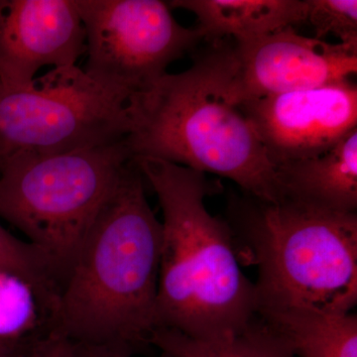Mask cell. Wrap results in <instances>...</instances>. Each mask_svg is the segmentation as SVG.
Wrapping results in <instances>:
<instances>
[{"mask_svg":"<svg viewBox=\"0 0 357 357\" xmlns=\"http://www.w3.org/2000/svg\"><path fill=\"white\" fill-rule=\"evenodd\" d=\"M132 96L56 68L21 88L0 84V163L20 154L51 155L102 146L130 132Z\"/></svg>","mask_w":357,"mask_h":357,"instance_id":"6","label":"cell"},{"mask_svg":"<svg viewBox=\"0 0 357 357\" xmlns=\"http://www.w3.org/2000/svg\"><path fill=\"white\" fill-rule=\"evenodd\" d=\"M306 22L323 40L333 34L340 43L357 47L356 0H306Z\"/></svg>","mask_w":357,"mask_h":357,"instance_id":"17","label":"cell"},{"mask_svg":"<svg viewBox=\"0 0 357 357\" xmlns=\"http://www.w3.org/2000/svg\"><path fill=\"white\" fill-rule=\"evenodd\" d=\"M0 268L29 282L38 294L48 318L55 310L61 282L48 258L28 241L14 236L0 225Z\"/></svg>","mask_w":357,"mask_h":357,"instance_id":"16","label":"cell"},{"mask_svg":"<svg viewBox=\"0 0 357 357\" xmlns=\"http://www.w3.org/2000/svg\"><path fill=\"white\" fill-rule=\"evenodd\" d=\"M234 46L217 42L190 69L131 100V155L215 174L263 201L280 198L276 167L234 96Z\"/></svg>","mask_w":357,"mask_h":357,"instance_id":"3","label":"cell"},{"mask_svg":"<svg viewBox=\"0 0 357 357\" xmlns=\"http://www.w3.org/2000/svg\"><path fill=\"white\" fill-rule=\"evenodd\" d=\"M33 340L2 342L0 340V357H27Z\"/></svg>","mask_w":357,"mask_h":357,"instance_id":"20","label":"cell"},{"mask_svg":"<svg viewBox=\"0 0 357 357\" xmlns=\"http://www.w3.org/2000/svg\"><path fill=\"white\" fill-rule=\"evenodd\" d=\"M48 332L36 290L22 277L0 268V340H33Z\"/></svg>","mask_w":357,"mask_h":357,"instance_id":"15","label":"cell"},{"mask_svg":"<svg viewBox=\"0 0 357 357\" xmlns=\"http://www.w3.org/2000/svg\"><path fill=\"white\" fill-rule=\"evenodd\" d=\"M132 160L163 211L156 328L199 340L243 332L256 318L257 298L255 283L239 266L229 223L211 215L204 204L220 185L165 160Z\"/></svg>","mask_w":357,"mask_h":357,"instance_id":"2","label":"cell"},{"mask_svg":"<svg viewBox=\"0 0 357 357\" xmlns=\"http://www.w3.org/2000/svg\"><path fill=\"white\" fill-rule=\"evenodd\" d=\"M229 227L258 266L259 310L347 314L357 303V213L245 194L229 204Z\"/></svg>","mask_w":357,"mask_h":357,"instance_id":"4","label":"cell"},{"mask_svg":"<svg viewBox=\"0 0 357 357\" xmlns=\"http://www.w3.org/2000/svg\"><path fill=\"white\" fill-rule=\"evenodd\" d=\"M234 49V96L239 105L340 83L357 73V47L304 36L293 27L236 43Z\"/></svg>","mask_w":357,"mask_h":357,"instance_id":"9","label":"cell"},{"mask_svg":"<svg viewBox=\"0 0 357 357\" xmlns=\"http://www.w3.org/2000/svg\"><path fill=\"white\" fill-rule=\"evenodd\" d=\"M73 342L56 332H47L36 338L27 357H72Z\"/></svg>","mask_w":357,"mask_h":357,"instance_id":"18","label":"cell"},{"mask_svg":"<svg viewBox=\"0 0 357 357\" xmlns=\"http://www.w3.org/2000/svg\"><path fill=\"white\" fill-rule=\"evenodd\" d=\"M162 223L132 159L83 239L59 294L48 332L75 344L135 354L156 328Z\"/></svg>","mask_w":357,"mask_h":357,"instance_id":"1","label":"cell"},{"mask_svg":"<svg viewBox=\"0 0 357 357\" xmlns=\"http://www.w3.org/2000/svg\"><path fill=\"white\" fill-rule=\"evenodd\" d=\"M168 4L195 14L204 39L213 43L225 37L246 43L306 22V0H173Z\"/></svg>","mask_w":357,"mask_h":357,"instance_id":"12","label":"cell"},{"mask_svg":"<svg viewBox=\"0 0 357 357\" xmlns=\"http://www.w3.org/2000/svg\"><path fill=\"white\" fill-rule=\"evenodd\" d=\"M149 344L170 357H295L257 317L243 332L220 340H195L159 328L152 333Z\"/></svg>","mask_w":357,"mask_h":357,"instance_id":"14","label":"cell"},{"mask_svg":"<svg viewBox=\"0 0 357 357\" xmlns=\"http://www.w3.org/2000/svg\"><path fill=\"white\" fill-rule=\"evenodd\" d=\"M276 177L280 198L356 213L357 128L325 153L277 166Z\"/></svg>","mask_w":357,"mask_h":357,"instance_id":"11","label":"cell"},{"mask_svg":"<svg viewBox=\"0 0 357 357\" xmlns=\"http://www.w3.org/2000/svg\"><path fill=\"white\" fill-rule=\"evenodd\" d=\"M86 50L76 0L0 1L2 86H27L42 68L76 66Z\"/></svg>","mask_w":357,"mask_h":357,"instance_id":"10","label":"cell"},{"mask_svg":"<svg viewBox=\"0 0 357 357\" xmlns=\"http://www.w3.org/2000/svg\"><path fill=\"white\" fill-rule=\"evenodd\" d=\"M131 159L121 140L64 153L15 155L0 163V218L48 258L61 287Z\"/></svg>","mask_w":357,"mask_h":357,"instance_id":"5","label":"cell"},{"mask_svg":"<svg viewBox=\"0 0 357 357\" xmlns=\"http://www.w3.org/2000/svg\"><path fill=\"white\" fill-rule=\"evenodd\" d=\"M132 352L112 345L75 344L73 342L72 357H133ZM159 357H170L161 352Z\"/></svg>","mask_w":357,"mask_h":357,"instance_id":"19","label":"cell"},{"mask_svg":"<svg viewBox=\"0 0 357 357\" xmlns=\"http://www.w3.org/2000/svg\"><path fill=\"white\" fill-rule=\"evenodd\" d=\"M275 167L325 153L357 128L351 79L241 105Z\"/></svg>","mask_w":357,"mask_h":357,"instance_id":"8","label":"cell"},{"mask_svg":"<svg viewBox=\"0 0 357 357\" xmlns=\"http://www.w3.org/2000/svg\"><path fill=\"white\" fill-rule=\"evenodd\" d=\"M256 317L295 357H357L356 314L282 309Z\"/></svg>","mask_w":357,"mask_h":357,"instance_id":"13","label":"cell"},{"mask_svg":"<svg viewBox=\"0 0 357 357\" xmlns=\"http://www.w3.org/2000/svg\"><path fill=\"white\" fill-rule=\"evenodd\" d=\"M86 31L84 72L130 96L148 91L204 40L160 0H76Z\"/></svg>","mask_w":357,"mask_h":357,"instance_id":"7","label":"cell"}]
</instances>
